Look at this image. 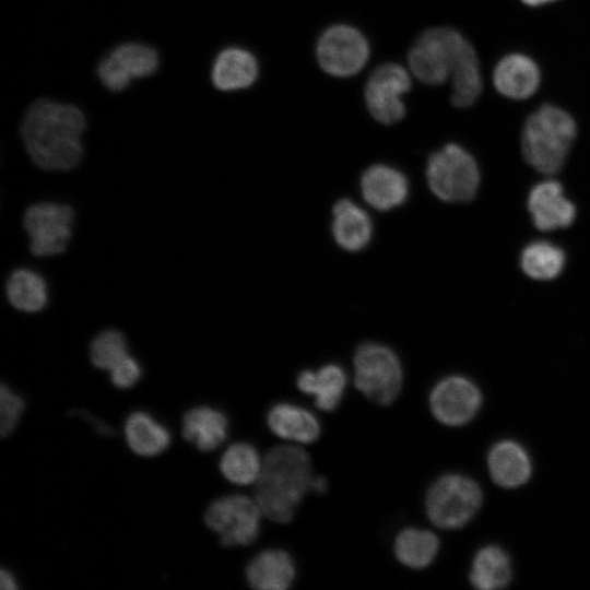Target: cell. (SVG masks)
Here are the masks:
<instances>
[{"instance_id":"6da1fadb","label":"cell","mask_w":590,"mask_h":590,"mask_svg":"<svg viewBox=\"0 0 590 590\" xmlns=\"http://www.w3.org/2000/svg\"><path fill=\"white\" fill-rule=\"evenodd\" d=\"M83 111L69 103L38 99L26 110L21 137L31 160L46 170H70L83 155Z\"/></svg>"},{"instance_id":"7a4b0ae2","label":"cell","mask_w":590,"mask_h":590,"mask_svg":"<svg viewBox=\"0 0 590 590\" xmlns=\"http://www.w3.org/2000/svg\"><path fill=\"white\" fill-rule=\"evenodd\" d=\"M311 462L308 453L293 445L275 446L262 460L255 499L262 514L278 523L290 522L305 494L310 491Z\"/></svg>"},{"instance_id":"3957f363","label":"cell","mask_w":590,"mask_h":590,"mask_svg":"<svg viewBox=\"0 0 590 590\" xmlns=\"http://www.w3.org/2000/svg\"><path fill=\"white\" fill-rule=\"evenodd\" d=\"M576 133V122L566 110L544 104L524 123L523 156L538 172L554 174L563 167Z\"/></svg>"},{"instance_id":"277c9868","label":"cell","mask_w":590,"mask_h":590,"mask_svg":"<svg viewBox=\"0 0 590 590\" xmlns=\"http://www.w3.org/2000/svg\"><path fill=\"white\" fill-rule=\"evenodd\" d=\"M353 366L354 385L368 400L388 405L397 399L403 371L390 347L373 342L361 344L354 353Z\"/></svg>"},{"instance_id":"5b68a950","label":"cell","mask_w":590,"mask_h":590,"mask_svg":"<svg viewBox=\"0 0 590 590\" xmlns=\"http://www.w3.org/2000/svg\"><path fill=\"white\" fill-rule=\"evenodd\" d=\"M432 192L446 202L471 200L480 185V172L473 156L456 143L433 153L426 166Z\"/></svg>"},{"instance_id":"8992f818","label":"cell","mask_w":590,"mask_h":590,"mask_svg":"<svg viewBox=\"0 0 590 590\" xmlns=\"http://www.w3.org/2000/svg\"><path fill=\"white\" fill-rule=\"evenodd\" d=\"M482 503L480 486L471 479L447 474L436 480L426 494L425 508L429 520L441 529L463 527Z\"/></svg>"},{"instance_id":"52a82bcc","label":"cell","mask_w":590,"mask_h":590,"mask_svg":"<svg viewBox=\"0 0 590 590\" xmlns=\"http://www.w3.org/2000/svg\"><path fill=\"white\" fill-rule=\"evenodd\" d=\"M468 44L456 30L435 27L424 32L410 49L412 73L423 83L438 85L450 78L455 63Z\"/></svg>"},{"instance_id":"ba28073f","label":"cell","mask_w":590,"mask_h":590,"mask_svg":"<svg viewBox=\"0 0 590 590\" xmlns=\"http://www.w3.org/2000/svg\"><path fill=\"white\" fill-rule=\"evenodd\" d=\"M261 514L256 499L233 494L214 500L205 511L204 522L220 535L224 546H245L258 538Z\"/></svg>"},{"instance_id":"9c48e42d","label":"cell","mask_w":590,"mask_h":590,"mask_svg":"<svg viewBox=\"0 0 590 590\" xmlns=\"http://www.w3.org/2000/svg\"><path fill=\"white\" fill-rule=\"evenodd\" d=\"M74 211L70 205L42 202L28 206L23 225L30 236V250L36 257L62 253L71 238Z\"/></svg>"},{"instance_id":"30bf717a","label":"cell","mask_w":590,"mask_h":590,"mask_svg":"<svg viewBox=\"0 0 590 590\" xmlns=\"http://www.w3.org/2000/svg\"><path fill=\"white\" fill-rule=\"evenodd\" d=\"M369 47L365 36L356 28L339 24L326 30L317 44L320 67L335 76L357 73L366 63Z\"/></svg>"},{"instance_id":"8fae6325","label":"cell","mask_w":590,"mask_h":590,"mask_svg":"<svg viewBox=\"0 0 590 590\" xmlns=\"http://www.w3.org/2000/svg\"><path fill=\"white\" fill-rule=\"evenodd\" d=\"M411 88L408 71L397 63H385L369 76L365 102L370 115L385 125L401 120L405 114L402 95Z\"/></svg>"},{"instance_id":"7c38bea8","label":"cell","mask_w":590,"mask_h":590,"mask_svg":"<svg viewBox=\"0 0 590 590\" xmlns=\"http://www.w3.org/2000/svg\"><path fill=\"white\" fill-rule=\"evenodd\" d=\"M482 397L477 387L461 376L440 380L432 390L429 405L442 424L459 426L468 423L480 409Z\"/></svg>"},{"instance_id":"4fadbf2b","label":"cell","mask_w":590,"mask_h":590,"mask_svg":"<svg viewBox=\"0 0 590 590\" xmlns=\"http://www.w3.org/2000/svg\"><path fill=\"white\" fill-rule=\"evenodd\" d=\"M528 209L534 225L544 232L569 226L576 216L575 205L565 197L555 180L535 185L528 197Z\"/></svg>"},{"instance_id":"5bb4252c","label":"cell","mask_w":590,"mask_h":590,"mask_svg":"<svg viewBox=\"0 0 590 590\" xmlns=\"http://www.w3.org/2000/svg\"><path fill=\"white\" fill-rule=\"evenodd\" d=\"M364 200L374 209L389 211L404 203L409 196L408 178L384 164L368 167L361 177Z\"/></svg>"},{"instance_id":"9a60e30c","label":"cell","mask_w":590,"mask_h":590,"mask_svg":"<svg viewBox=\"0 0 590 590\" xmlns=\"http://www.w3.org/2000/svg\"><path fill=\"white\" fill-rule=\"evenodd\" d=\"M540 80L538 64L522 54L505 56L496 64L493 73L496 90L512 99H523L534 94Z\"/></svg>"},{"instance_id":"2e32d148","label":"cell","mask_w":590,"mask_h":590,"mask_svg":"<svg viewBox=\"0 0 590 590\" xmlns=\"http://www.w3.org/2000/svg\"><path fill=\"white\" fill-rule=\"evenodd\" d=\"M294 578V562L287 552L280 548L260 552L246 567V579L257 590H284Z\"/></svg>"},{"instance_id":"e0dca14e","label":"cell","mask_w":590,"mask_h":590,"mask_svg":"<svg viewBox=\"0 0 590 590\" xmlns=\"http://www.w3.org/2000/svg\"><path fill=\"white\" fill-rule=\"evenodd\" d=\"M258 63L255 56L239 47H228L216 56L211 80L220 91H237L250 86L258 76Z\"/></svg>"},{"instance_id":"ac0fdd59","label":"cell","mask_w":590,"mask_h":590,"mask_svg":"<svg viewBox=\"0 0 590 590\" xmlns=\"http://www.w3.org/2000/svg\"><path fill=\"white\" fill-rule=\"evenodd\" d=\"M332 235L344 250L358 251L373 235V222L367 212L350 199L339 200L332 210Z\"/></svg>"},{"instance_id":"d6986e66","label":"cell","mask_w":590,"mask_h":590,"mask_svg":"<svg viewBox=\"0 0 590 590\" xmlns=\"http://www.w3.org/2000/svg\"><path fill=\"white\" fill-rule=\"evenodd\" d=\"M267 424L276 436L303 444L316 441L321 433L320 423L311 412L290 402L273 405L267 414Z\"/></svg>"},{"instance_id":"ffe728a7","label":"cell","mask_w":590,"mask_h":590,"mask_svg":"<svg viewBox=\"0 0 590 590\" xmlns=\"http://www.w3.org/2000/svg\"><path fill=\"white\" fill-rule=\"evenodd\" d=\"M296 385L302 392L315 397L318 409L331 412L341 402L346 374L341 366L327 364L315 371L306 369L299 373Z\"/></svg>"},{"instance_id":"44dd1931","label":"cell","mask_w":590,"mask_h":590,"mask_svg":"<svg viewBox=\"0 0 590 590\" xmlns=\"http://www.w3.org/2000/svg\"><path fill=\"white\" fill-rule=\"evenodd\" d=\"M228 422L219 410L197 406L185 413L182 436L201 451H212L224 442Z\"/></svg>"},{"instance_id":"7402d4cb","label":"cell","mask_w":590,"mask_h":590,"mask_svg":"<svg viewBox=\"0 0 590 590\" xmlns=\"http://www.w3.org/2000/svg\"><path fill=\"white\" fill-rule=\"evenodd\" d=\"M488 470L494 482L511 488L524 484L531 475L527 451L517 442L504 440L496 444L488 455Z\"/></svg>"},{"instance_id":"603a6c76","label":"cell","mask_w":590,"mask_h":590,"mask_svg":"<svg viewBox=\"0 0 590 590\" xmlns=\"http://www.w3.org/2000/svg\"><path fill=\"white\" fill-rule=\"evenodd\" d=\"M125 437L130 449L143 457L160 455L170 444L167 428L144 412H133L128 416Z\"/></svg>"},{"instance_id":"cb8c5ba5","label":"cell","mask_w":590,"mask_h":590,"mask_svg":"<svg viewBox=\"0 0 590 590\" xmlns=\"http://www.w3.org/2000/svg\"><path fill=\"white\" fill-rule=\"evenodd\" d=\"M9 303L17 310L37 312L47 304L48 291L44 278L32 269L14 270L5 283Z\"/></svg>"},{"instance_id":"d4e9b609","label":"cell","mask_w":590,"mask_h":590,"mask_svg":"<svg viewBox=\"0 0 590 590\" xmlns=\"http://www.w3.org/2000/svg\"><path fill=\"white\" fill-rule=\"evenodd\" d=\"M450 78L451 103L456 107L465 108L477 101L483 81L476 52L469 42L459 55Z\"/></svg>"},{"instance_id":"484cf974","label":"cell","mask_w":590,"mask_h":590,"mask_svg":"<svg viewBox=\"0 0 590 590\" xmlns=\"http://www.w3.org/2000/svg\"><path fill=\"white\" fill-rule=\"evenodd\" d=\"M511 579L508 555L499 547L489 545L481 548L472 564L470 581L480 590L504 588Z\"/></svg>"},{"instance_id":"4316f807","label":"cell","mask_w":590,"mask_h":590,"mask_svg":"<svg viewBox=\"0 0 590 590\" xmlns=\"http://www.w3.org/2000/svg\"><path fill=\"white\" fill-rule=\"evenodd\" d=\"M438 547V538L433 532L417 528L402 530L393 545L398 560L414 569L428 566L435 558Z\"/></svg>"},{"instance_id":"83f0119b","label":"cell","mask_w":590,"mask_h":590,"mask_svg":"<svg viewBox=\"0 0 590 590\" xmlns=\"http://www.w3.org/2000/svg\"><path fill=\"white\" fill-rule=\"evenodd\" d=\"M262 461L257 449L247 442L229 446L220 462L222 474L232 483L248 485L260 474Z\"/></svg>"},{"instance_id":"f1b7e54d","label":"cell","mask_w":590,"mask_h":590,"mask_svg":"<svg viewBox=\"0 0 590 590\" xmlns=\"http://www.w3.org/2000/svg\"><path fill=\"white\" fill-rule=\"evenodd\" d=\"M520 264L523 272L535 280L556 278L565 266V253L548 241H533L521 253Z\"/></svg>"},{"instance_id":"f546056e","label":"cell","mask_w":590,"mask_h":590,"mask_svg":"<svg viewBox=\"0 0 590 590\" xmlns=\"http://www.w3.org/2000/svg\"><path fill=\"white\" fill-rule=\"evenodd\" d=\"M108 55L131 80L154 74L160 63L153 47L137 42L118 45Z\"/></svg>"},{"instance_id":"4dcf8cb0","label":"cell","mask_w":590,"mask_h":590,"mask_svg":"<svg viewBox=\"0 0 590 590\" xmlns=\"http://www.w3.org/2000/svg\"><path fill=\"white\" fill-rule=\"evenodd\" d=\"M127 355L129 353L126 338L118 330L102 331L90 344L91 362L99 369L110 370Z\"/></svg>"},{"instance_id":"1f68e13d","label":"cell","mask_w":590,"mask_h":590,"mask_svg":"<svg viewBox=\"0 0 590 590\" xmlns=\"http://www.w3.org/2000/svg\"><path fill=\"white\" fill-rule=\"evenodd\" d=\"M23 410V399L2 384L0 388V433L2 437L9 436L13 432Z\"/></svg>"},{"instance_id":"d6a6232c","label":"cell","mask_w":590,"mask_h":590,"mask_svg":"<svg viewBox=\"0 0 590 590\" xmlns=\"http://www.w3.org/2000/svg\"><path fill=\"white\" fill-rule=\"evenodd\" d=\"M96 73L101 83L111 92H121L131 83V79L123 73L109 55L99 60Z\"/></svg>"},{"instance_id":"836d02e7","label":"cell","mask_w":590,"mask_h":590,"mask_svg":"<svg viewBox=\"0 0 590 590\" xmlns=\"http://www.w3.org/2000/svg\"><path fill=\"white\" fill-rule=\"evenodd\" d=\"M109 373L110 380L117 388L128 389L139 381L141 367L132 356L127 355Z\"/></svg>"},{"instance_id":"e575fe53","label":"cell","mask_w":590,"mask_h":590,"mask_svg":"<svg viewBox=\"0 0 590 590\" xmlns=\"http://www.w3.org/2000/svg\"><path fill=\"white\" fill-rule=\"evenodd\" d=\"M71 413L80 415L84 417L86 421L91 422L92 426L96 429L97 433L104 436L115 435V430L110 426H108L106 423L101 422L98 418L91 416L90 413L85 411H81V410H74Z\"/></svg>"},{"instance_id":"d590c367","label":"cell","mask_w":590,"mask_h":590,"mask_svg":"<svg viewBox=\"0 0 590 590\" xmlns=\"http://www.w3.org/2000/svg\"><path fill=\"white\" fill-rule=\"evenodd\" d=\"M0 588L2 590H14L17 588L15 579L10 571L5 569H1L0 571Z\"/></svg>"},{"instance_id":"8d00e7d4","label":"cell","mask_w":590,"mask_h":590,"mask_svg":"<svg viewBox=\"0 0 590 590\" xmlns=\"http://www.w3.org/2000/svg\"><path fill=\"white\" fill-rule=\"evenodd\" d=\"M326 488H327V481L324 477L322 476H312L311 479V483H310V489L318 493V494H322L326 492Z\"/></svg>"},{"instance_id":"74e56055","label":"cell","mask_w":590,"mask_h":590,"mask_svg":"<svg viewBox=\"0 0 590 590\" xmlns=\"http://www.w3.org/2000/svg\"><path fill=\"white\" fill-rule=\"evenodd\" d=\"M521 1L527 5L538 7V5H543V4L554 2L556 0H521Z\"/></svg>"}]
</instances>
